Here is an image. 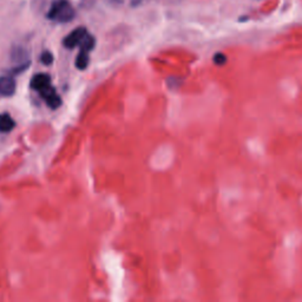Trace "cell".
Returning <instances> with one entry per match:
<instances>
[{"instance_id":"1","label":"cell","mask_w":302,"mask_h":302,"mask_svg":"<svg viewBox=\"0 0 302 302\" xmlns=\"http://www.w3.org/2000/svg\"><path fill=\"white\" fill-rule=\"evenodd\" d=\"M76 17V11L68 0H56L50 7L48 18L57 22H70Z\"/></svg>"},{"instance_id":"2","label":"cell","mask_w":302,"mask_h":302,"mask_svg":"<svg viewBox=\"0 0 302 302\" xmlns=\"http://www.w3.org/2000/svg\"><path fill=\"white\" fill-rule=\"evenodd\" d=\"M87 30L83 26L80 28L75 29L71 33H68L66 37L64 38L63 40V45L66 49H75L76 47H78L82 43V40L84 39V37L86 36Z\"/></svg>"},{"instance_id":"3","label":"cell","mask_w":302,"mask_h":302,"mask_svg":"<svg viewBox=\"0 0 302 302\" xmlns=\"http://www.w3.org/2000/svg\"><path fill=\"white\" fill-rule=\"evenodd\" d=\"M17 90L16 80L11 76H2L0 77V95L4 97H11Z\"/></svg>"},{"instance_id":"4","label":"cell","mask_w":302,"mask_h":302,"mask_svg":"<svg viewBox=\"0 0 302 302\" xmlns=\"http://www.w3.org/2000/svg\"><path fill=\"white\" fill-rule=\"evenodd\" d=\"M51 85V77L48 74H37L31 79V87L37 91H41Z\"/></svg>"},{"instance_id":"5","label":"cell","mask_w":302,"mask_h":302,"mask_svg":"<svg viewBox=\"0 0 302 302\" xmlns=\"http://www.w3.org/2000/svg\"><path fill=\"white\" fill-rule=\"evenodd\" d=\"M10 57L13 63H25L28 62L29 51L24 47L16 45V47H13L12 50H11Z\"/></svg>"},{"instance_id":"6","label":"cell","mask_w":302,"mask_h":302,"mask_svg":"<svg viewBox=\"0 0 302 302\" xmlns=\"http://www.w3.org/2000/svg\"><path fill=\"white\" fill-rule=\"evenodd\" d=\"M16 127V122L9 113H0V132H10Z\"/></svg>"},{"instance_id":"7","label":"cell","mask_w":302,"mask_h":302,"mask_svg":"<svg viewBox=\"0 0 302 302\" xmlns=\"http://www.w3.org/2000/svg\"><path fill=\"white\" fill-rule=\"evenodd\" d=\"M89 52L80 50L77 58H76V67H77L78 70H85L87 65H89Z\"/></svg>"},{"instance_id":"8","label":"cell","mask_w":302,"mask_h":302,"mask_svg":"<svg viewBox=\"0 0 302 302\" xmlns=\"http://www.w3.org/2000/svg\"><path fill=\"white\" fill-rule=\"evenodd\" d=\"M95 45H96L95 37L92 36V34L86 33V36L84 37V39L82 40V43H80L79 47H80V50H84V51L90 52L94 50Z\"/></svg>"},{"instance_id":"9","label":"cell","mask_w":302,"mask_h":302,"mask_svg":"<svg viewBox=\"0 0 302 302\" xmlns=\"http://www.w3.org/2000/svg\"><path fill=\"white\" fill-rule=\"evenodd\" d=\"M45 101H47V103H48V105L50 106V108L51 109H58L60 105H62V98L59 97L58 95H53V96H51V97L50 98H48V99H45Z\"/></svg>"},{"instance_id":"10","label":"cell","mask_w":302,"mask_h":302,"mask_svg":"<svg viewBox=\"0 0 302 302\" xmlns=\"http://www.w3.org/2000/svg\"><path fill=\"white\" fill-rule=\"evenodd\" d=\"M40 62L49 66V65H51L53 63V55L50 51H44L40 56Z\"/></svg>"},{"instance_id":"11","label":"cell","mask_w":302,"mask_h":302,"mask_svg":"<svg viewBox=\"0 0 302 302\" xmlns=\"http://www.w3.org/2000/svg\"><path fill=\"white\" fill-rule=\"evenodd\" d=\"M30 66V62L28 60V62H25V63H20V65H19V66H14L12 70H11V74L12 75H18V74H20V72H22V71H25L26 68H28Z\"/></svg>"},{"instance_id":"12","label":"cell","mask_w":302,"mask_h":302,"mask_svg":"<svg viewBox=\"0 0 302 302\" xmlns=\"http://www.w3.org/2000/svg\"><path fill=\"white\" fill-rule=\"evenodd\" d=\"M167 2H170V3H178V2H181V0H167Z\"/></svg>"}]
</instances>
